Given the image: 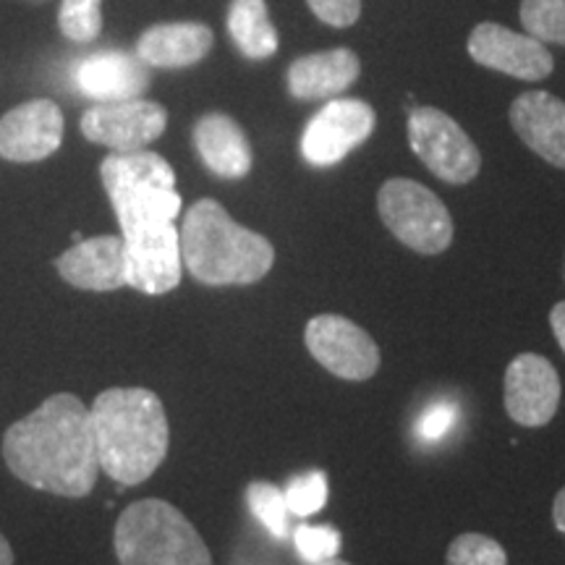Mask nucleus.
Here are the masks:
<instances>
[{"label":"nucleus","mask_w":565,"mask_h":565,"mask_svg":"<svg viewBox=\"0 0 565 565\" xmlns=\"http://www.w3.org/2000/svg\"><path fill=\"white\" fill-rule=\"evenodd\" d=\"M100 175L121 225L126 286L150 296L179 288L183 265L175 217L181 194L173 168L154 152H113L103 160Z\"/></svg>","instance_id":"1"},{"label":"nucleus","mask_w":565,"mask_h":565,"mask_svg":"<svg viewBox=\"0 0 565 565\" xmlns=\"http://www.w3.org/2000/svg\"><path fill=\"white\" fill-rule=\"evenodd\" d=\"M3 456L21 482L63 498L89 494L100 475L89 408L71 393L53 395L11 424Z\"/></svg>","instance_id":"2"},{"label":"nucleus","mask_w":565,"mask_h":565,"mask_svg":"<svg viewBox=\"0 0 565 565\" xmlns=\"http://www.w3.org/2000/svg\"><path fill=\"white\" fill-rule=\"evenodd\" d=\"M100 471L118 484L147 482L171 445L166 408L147 387H110L89 408Z\"/></svg>","instance_id":"3"},{"label":"nucleus","mask_w":565,"mask_h":565,"mask_svg":"<svg viewBox=\"0 0 565 565\" xmlns=\"http://www.w3.org/2000/svg\"><path fill=\"white\" fill-rule=\"evenodd\" d=\"M181 265L204 286H252L273 270L275 249L263 233L244 228L221 202L200 200L179 231Z\"/></svg>","instance_id":"4"},{"label":"nucleus","mask_w":565,"mask_h":565,"mask_svg":"<svg viewBox=\"0 0 565 565\" xmlns=\"http://www.w3.org/2000/svg\"><path fill=\"white\" fill-rule=\"evenodd\" d=\"M121 565H212V555L192 521L166 500H139L116 524Z\"/></svg>","instance_id":"5"},{"label":"nucleus","mask_w":565,"mask_h":565,"mask_svg":"<svg viewBox=\"0 0 565 565\" xmlns=\"http://www.w3.org/2000/svg\"><path fill=\"white\" fill-rule=\"evenodd\" d=\"M377 210L387 231L408 249L443 254L454 242V221L440 196L412 179H391L377 194Z\"/></svg>","instance_id":"6"},{"label":"nucleus","mask_w":565,"mask_h":565,"mask_svg":"<svg viewBox=\"0 0 565 565\" xmlns=\"http://www.w3.org/2000/svg\"><path fill=\"white\" fill-rule=\"evenodd\" d=\"M408 141L424 166L437 179L456 183H469L477 179L482 168V154L461 126L448 113L437 108H412L408 113Z\"/></svg>","instance_id":"7"},{"label":"nucleus","mask_w":565,"mask_h":565,"mask_svg":"<svg viewBox=\"0 0 565 565\" xmlns=\"http://www.w3.org/2000/svg\"><path fill=\"white\" fill-rule=\"evenodd\" d=\"M303 343L315 362L335 377L362 383L380 370V349L372 335L341 315H317L303 330Z\"/></svg>","instance_id":"8"},{"label":"nucleus","mask_w":565,"mask_h":565,"mask_svg":"<svg viewBox=\"0 0 565 565\" xmlns=\"http://www.w3.org/2000/svg\"><path fill=\"white\" fill-rule=\"evenodd\" d=\"M372 105L351 97L330 100L301 134V154L309 166L328 168L364 145L374 131Z\"/></svg>","instance_id":"9"},{"label":"nucleus","mask_w":565,"mask_h":565,"mask_svg":"<svg viewBox=\"0 0 565 565\" xmlns=\"http://www.w3.org/2000/svg\"><path fill=\"white\" fill-rule=\"evenodd\" d=\"M168 113L160 103L118 100L97 103L82 116L84 137L113 152H139L166 131Z\"/></svg>","instance_id":"10"},{"label":"nucleus","mask_w":565,"mask_h":565,"mask_svg":"<svg viewBox=\"0 0 565 565\" xmlns=\"http://www.w3.org/2000/svg\"><path fill=\"white\" fill-rule=\"evenodd\" d=\"M469 55L479 66L524 82L547 79L555 68L545 42L534 40L532 34H519L508 26L492 24V21H484L471 32Z\"/></svg>","instance_id":"11"},{"label":"nucleus","mask_w":565,"mask_h":565,"mask_svg":"<svg viewBox=\"0 0 565 565\" xmlns=\"http://www.w3.org/2000/svg\"><path fill=\"white\" fill-rule=\"evenodd\" d=\"M561 406V377L540 353H519L505 370V412L515 424L545 427Z\"/></svg>","instance_id":"12"},{"label":"nucleus","mask_w":565,"mask_h":565,"mask_svg":"<svg viewBox=\"0 0 565 565\" xmlns=\"http://www.w3.org/2000/svg\"><path fill=\"white\" fill-rule=\"evenodd\" d=\"M63 141V113L53 100L19 105L0 118V158L38 162L51 158Z\"/></svg>","instance_id":"13"},{"label":"nucleus","mask_w":565,"mask_h":565,"mask_svg":"<svg viewBox=\"0 0 565 565\" xmlns=\"http://www.w3.org/2000/svg\"><path fill=\"white\" fill-rule=\"evenodd\" d=\"M74 82L95 103L134 100L150 87V66L139 55L103 51L76 63Z\"/></svg>","instance_id":"14"},{"label":"nucleus","mask_w":565,"mask_h":565,"mask_svg":"<svg viewBox=\"0 0 565 565\" xmlns=\"http://www.w3.org/2000/svg\"><path fill=\"white\" fill-rule=\"evenodd\" d=\"M61 278L82 291H116L126 286V246L121 236L76 242L55 259Z\"/></svg>","instance_id":"15"},{"label":"nucleus","mask_w":565,"mask_h":565,"mask_svg":"<svg viewBox=\"0 0 565 565\" xmlns=\"http://www.w3.org/2000/svg\"><path fill=\"white\" fill-rule=\"evenodd\" d=\"M511 124L529 150L565 171V103L550 92L534 89L511 105Z\"/></svg>","instance_id":"16"},{"label":"nucleus","mask_w":565,"mask_h":565,"mask_svg":"<svg viewBox=\"0 0 565 565\" xmlns=\"http://www.w3.org/2000/svg\"><path fill=\"white\" fill-rule=\"evenodd\" d=\"M359 71L356 53L345 47L303 55L288 68V92L299 100H330L359 79Z\"/></svg>","instance_id":"17"},{"label":"nucleus","mask_w":565,"mask_h":565,"mask_svg":"<svg viewBox=\"0 0 565 565\" xmlns=\"http://www.w3.org/2000/svg\"><path fill=\"white\" fill-rule=\"evenodd\" d=\"M194 147L204 166L221 179H244L252 171V145L242 126L223 113H207L194 126Z\"/></svg>","instance_id":"18"},{"label":"nucleus","mask_w":565,"mask_h":565,"mask_svg":"<svg viewBox=\"0 0 565 565\" xmlns=\"http://www.w3.org/2000/svg\"><path fill=\"white\" fill-rule=\"evenodd\" d=\"M212 47L210 26L196 21L150 26L137 42V55L147 66L183 68L200 63Z\"/></svg>","instance_id":"19"},{"label":"nucleus","mask_w":565,"mask_h":565,"mask_svg":"<svg viewBox=\"0 0 565 565\" xmlns=\"http://www.w3.org/2000/svg\"><path fill=\"white\" fill-rule=\"evenodd\" d=\"M228 32L246 58L265 61L278 51L275 32L265 0H233L228 9Z\"/></svg>","instance_id":"20"},{"label":"nucleus","mask_w":565,"mask_h":565,"mask_svg":"<svg viewBox=\"0 0 565 565\" xmlns=\"http://www.w3.org/2000/svg\"><path fill=\"white\" fill-rule=\"evenodd\" d=\"M246 503H249V511L254 519L263 524L273 536L288 534V519H291V511L286 505V494H282L280 487L273 482H252L246 487Z\"/></svg>","instance_id":"21"},{"label":"nucleus","mask_w":565,"mask_h":565,"mask_svg":"<svg viewBox=\"0 0 565 565\" xmlns=\"http://www.w3.org/2000/svg\"><path fill=\"white\" fill-rule=\"evenodd\" d=\"M521 24L534 40L565 45V0H521Z\"/></svg>","instance_id":"22"},{"label":"nucleus","mask_w":565,"mask_h":565,"mask_svg":"<svg viewBox=\"0 0 565 565\" xmlns=\"http://www.w3.org/2000/svg\"><path fill=\"white\" fill-rule=\"evenodd\" d=\"M445 565H508V555L492 536L466 532L450 542Z\"/></svg>","instance_id":"23"},{"label":"nucleus","mask_w":565,"mask_h":565,"mask_svg":"<svg viewBox=\"0 0 565 565\" xmlns=\"http://www.w3.org/2000/svg\"><path fill=\"white\" fill-rule=\"evenodd\" d=\"M282 494H286L288 511L299 519H309L328 503V477L320 469L307 471V475L291 479Z\"/></svg>","instance_id":"24"},{"label":"nucleus","mask_w":565,"mask_h":565,"mask_svg":"<svg viewBox=\"0 0 565 565\" xmlns=\"http://www.w3.org/2000/svg\"><path fill=\"white\" fill-rule=\"evenodd\" d=\"M61 32L74 42H92L103 30L100 0H63Z\"/></svg>","instance_id":"25"},{"label":"nucleus","mask_w":565,"mask_h":565,"mask_svg":"<svg viewBox=\"0 0 565 565\" xmlns=\"http://www.w3.org/2000/svg\"><path fill=\"white\" fill-rule=\"evenodd\" d=\"M294 545L303 563L320 565L324 561H330V557H338V553H341V545H343V536L338 529L328 526V524H322V526L303 524L294 532Z\"/></svg>","instance_id":"26"},{"label":"nucleus","mask_w":565,"mask_h":565,"mask_svg":"<svg viewBox=\"0 0 565 565\" xmlns=\"http://www.w3.org/2000/svg\"><path fill=\"white\" fill-rule=\"evenodd\" d=\"M458 416H461V412H458L456 404H450V401H437V404L422 412L419 422H416V437H419L422 443H440L454 433Z\"/></svg>","instance_id":"27"},{"label":"nucleus","mask_w":565,"mask_h":565,"mask_svg":"<svg viewBox=\"0 0 565 565\" xmlns=\"http://www.w3.org/2000/svg\"><path fill=\"white\" fill-rule=\"evenodd\" d=\"M309 9L330 26H351L362 13V0H307Z\"/></svg>","instance_id":"28"},{"label":"nucleus","mask_w":565,"mask_h":565,"mask_svg":"<svg viewBox=\"0 0 565 565\" xmlns=\"http://www.w3.org/2000/svg\"><path fill=\"white\" fill-rule=\"evenodd\" d=\"M550 328H553L557 343H561V349L565 353V301L555 303L553 312H550Z\"/></svg>","instance_id":"29"},{"label":"nucleus","mask_w":565,"mask_h":565,"mask_svg":"<svg viewBox=\"0 0 565 565\" xmlns=\"http://www.w3.org/2000/svg\"><path fill=\"white\" fill-rule=\"evenodd\" d=\"M553 521H555L557 532L565 534V487L555 494V500H553Z\"/></svg>","instance_id":"30"},{"label":"nucleus","mask_w":565,"mask_h":565,"mask_svg":"<svg viewBox=\"0 0 565 565\" xmlns=\"http://www.w3.org/2000/svg\"><path fill=\"white\" fill-rule=\"evenodd\" d=\"M0 565H13V550L3 534H0Z\"/></svg>","instance_id":"31"},{"label":"nucleus","mask_w":565,"mask_h":565,"mask_svg":"<svg viewBox=\"0 0 565 565\" xmlns=\"http://www.w3.org/2000/svg\"><path fill=\"white\" fill-rule=\"evenodd\" d=\"M320 565H351V563L341 561V557H330V561H324V563H320Z\"/></svg>","instance_id":"32"}]
</instances>
